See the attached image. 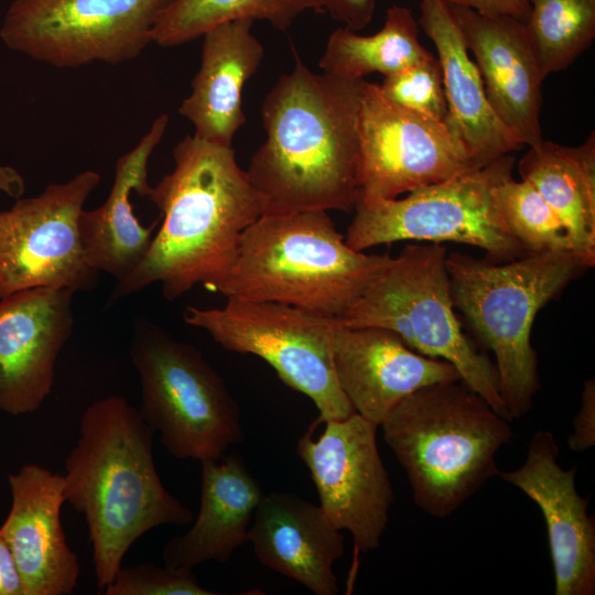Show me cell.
I'll return each instance as SVG.
<instances>
[{
  "label": "cell",
  "mask_w": 595,
  "mask_h": 595,
  "mask_svg": "<svg viewBox=\"0 0 595 595\" xmlns=\"http://www.w3.org/2000/svg\"><path fill=\"white\" fill-rule=\"evenodd\" d=\"M130 358L141 385L139 412L174 457L219 458L242 441L237 401L193 345L140 317L133 325Z\"/></svg>",
  "instance_id": "ba28073f"
},
{
  "label": "cell",
  "mask_w": 595,
  "mask_h": 595,
  "mask_svg": "<svg viewBox=\"0 0 595 595\" xmlns=\"http://www.w3.org/2000/svg\"><path fill=\"white\" fill-rule=\"evenodd\" d=\"M100 175L83 171L0 212V300L34 288L91 290L98 272L82 247L78 219Z\"/></svg>",
  "instance_id": "7c38bea8"
},
{
  "label": "cell",
  "mask_w": 595,
  "mask_h": 595,
  "mask_svg": "<svg viewBox=\"0 0 595 595\" xmlns=\"http://www.w3.org/2000/svg\"><path fill=\"white\" fill-rule=\"evenodd\" d=\"M375 8L376 0H324V11L353 31L371 22Z\"/></svg>",
  "instance_id": "d6a6232c"
},
{
  "label": "cell",
  "mask_w": 595,
  "mask_h": 595,
  "mask_svg": "<svg viewBox=\"0 0 595 595\" xmlns=\"http://www.w3.org/2000/svg\"><path fill=\"white\" fill-rule=\"evenodd\" d=\"M105 595H215L203 587L192 571L160 567L150 563L121 566Z\"/></svg>",
  "instance_id": "4dcf8cb0"
},
{
  "label": "cell",
  "mask_w": 595,
  "mask_h": 595,
  "mask_svg": "<svg viewBox=\"0 0 595 595\" xmlns=\"http://www.w3.org/2000/svg\"><path fill=\"white\" fill-rule=\"evenodd\" d=\"M511 422L459 379L416 390L380 426L415 506L444 519L498 475L496 454L513 437Z\"/></svg>",
  "instance_id": "277c9868"
},
{
  "label": "cell",
  "mask_w": 595,
  "mask_h": 595,
  "mask_svg": "<svg viewBox=\"0 0 595 595\" xmlns=\"http://www.w3.org/2000/svg\"><path fill=\"white\" fill-rule=\"evenodd\" d=\"M445 264L454 307L494 353L500 398L518 420L530 412L540 389L533 321L589 266L573 251L528 253L502 263L453 252Z\"/></svg>",
  "instance_id": "8992f818"
},
{
  "label": "cell",
  "mask_w": 595,
  "mask_h": 595,
  "mask_svg": "<svg viewBox=\"0 0 595 595\" xmlns=\"http://www.w3.org/2000/svg\"><path fill=\"white\" fill-rule=\"evenodd\" d=\"M153 435L139 409L121 396H107L83 412L79 436L65 459V502L87 522L100 589L113 581L126 553L144 533L193 520L161 482Z\"/></svg>",
  "instance_id": "3957f363"
},
{
  "label": "cell",
  "mask_w": 595,
  "mask_h": 595,
  "mask_svg": "<svg viewBox=\"0 0 595 595\" xmlns=\"http://www.w3.org/2000/svg\"><path fill=\"white\" fill-rule=\"evenodd\" d=\"M554 434L538 430L527 456L513 470L498 472L504 482L520 489L540 508L548 534L555 595L595 594V520L588 499L576 490V467L559 464Z\"/></svg>",
  "instance_id": "9a60e30c"
},
{
  "label": "cell",
  "mask_w": 595,
  "mask_h": 595,
  "mask_svg": "<svg viewBox=\"0 0 595 595\" xmlns=\"http://www.w3.org/2000/svg\"><path fill=\"white\" fill-rule=\"evenodd\" d=\"M379 88L392 102L437 121H445L447 102L437 57L386 76Z\"/></svg>",
  "instance_id": "f546056e"
},
{
  "label": "cell",
  "mask_w": 595,
  "mask_h": 595,
  "mask_svg": "<svg viewBox=\"0 0 595 595\" xmlns=\"http://www.w3.org/2000/svg\"><path fill=\"white\" fill-rule=\"evenodd\" d=\"M74 293L34 288L0 300V411L31 413L50 396L73 331Z\"/></svg>",
  "instance_id": "2e32d148"
},
{
  "label": "cell",
  "mask_w": 595,
  "mask_h": 595,
  "mask_svg": "<svg viewBox=\"0 0 595 595\" xmlns=\"http://www.w3.org/2000/svg\"><path fill=\"white\" fill-rule=\"evenodd\" d=\"M317 418L298 440L296 453L307 467L320 507L340 531L347 530L359 552L380 547L389 523L393 489L377 445L378 426L358 413L325 421Z\"/></svg>",
  "instance_id": "5bb4252c"
},
{
  "label": "cell",
  "mask_w": 595,
  "mask_h": 595,
  "mask_svg": "<svg viewBox=\"0 0 595 595\" xmlns=\"http://www.w3.org/2000/svg\"><path fill=\"white\" fill-rule=\"evenodd\" d=\"M252 21L237 20L217 25L203 37L201 66L191 94L178 112L194 126L196 138L231 147L232 139L246 122L242 89L257 72L264 54L251 33Z\"/></svg>",
  "instance_id": "603a6c76"
},
{
  "label": "cell",
  "mask_w": 595,
  "mask_h": 595,
  "mask_svg": "<svg viewBox=\"0 0 595 595\" xmlns=\"http://www.w3.org/2000/svg\"><path fill=\"white\" fill-rule=\"evenodd\" d=\"M446 255L441 244L405 246L339 320L349 327L389 329L413 350L448 361L463 382L512 421L499 394L495 364L462 329Z\"/></svg>",
  "instance_id": "52a82bcc"
},
{
  "label": "cell",
  "mask_w": 595,
  "mask_h": 595,
  "mask_svg": "<svg viewBox=\"0 0 595 595\" xmlns=\"http://www.w3.org/2000/svg\"><path fill=\"white\" fill-rule=\"evenodd\" d=\"M513 165L515 156L505 154L404 198L358 201L345 241L357 251L400 240L452 241L478 247L495 262L528 255L508 230L495 196Z\"/></svg>",
  "instance_id": "9c48e42d"
},
{
  "label": "cell",
  "mask_w": 595,
  "mask_h": 595,
  "mask_svg": "<svg viewBox=\"0 0 595 595\" xmlns=\"http://www.w3.org/2000/svg\"><path fill=\"white\" fill-rule=\"evenodd\" d=\"M248 541L264 566L315 595L338 593L333 565L345 553L344 537L320 505L288 493L263 494Z\"/></svg>",
  "instance_id": "ffe728a7"
},
{
  "label": "cell",
  "mask_w": 595,
  "mask_h": 595,
  "mask_svg": "<svg viewBox=\"0 0 595 595\" xmlns=\"http://www.w3.org/2000/svg\"><path fill=\"white\" fill-rule=\"evenodd\" d=\"M172 0H13L3 44L57 68L120 64L138 57Z\"/></svg>",
  "instance_id": "8fae6325"
},
{
  "label": "cell",
  "mask_w": 595,
  "mask_h": 595,
  "mask_svg": "<svg viewBox=\"0 0 595 595\" xmlns=\"http://www.w3.org/2000/svg\"><path fill=\"white\" fill-rule=\"evenodd\" d=\"M433 56L419 41V23L412 11L394 4L372 35H359L346 26L333 31L320 68L343 79L359 80L375 72L386 77Z\"/></svg>",
  "instance_id": "484cf974"
},
{
  "label": "cell",
  "mask_w": 595,
  "mask_h": 595,
  "mask_svg": "<svg viewBox=\"0 0 595 595\" xmlns=\"http://www.w3.org/2000/svg\"><path fill=\"white\" fill-rule=\"evenodd\" d=\"M307 10L323 11L324 0H172L156 23L152 40L176 46L203 36L223 23L267 21L286 31Z\"/></svg>",
  "instance_id": "4316f807"
},
{
  "label": "cell",
  "mask_w": 595,
  "mask_h": 595,
  "mask_svg": "<svg viewBox=\"0 0 595 595\" xmlns=\"http://www.w3.org/2000/svg\"><path fill=\"white\" fill-rule=\"evenodd\" d=\"M169 123L160 115L137 145L121 155L106 201L95 209H83L78 219L79 236L88 264L98 273L112 275L118 282L129 277L142 262L152 244L159 220L140 224L133 214L130 195L145 197L149 160L161 142Z\"/></svg>",
  "instance_id": "7402d4cb"
},
{
  "label": "cell",
  "mask_w": 595,
  "mask_h": 595,
  "mask_svg": "<svg viewBox=\"0 0 595 595\" xmlns=\"http://www.w3.org/2000/svg\"><path fill=\"white\" fill-rule=\"evenodd\" d=\"M183 318L225 349L267 361L283 383L313 401L322 423L356 413L333 364L337 317L277 302L227 298L220 307L188 306Z\"/></svg>",
  "instance_id": "30bf717a"
},
{
  "label": "cell",
  "mask_w": 595,
  "mask_h": 595,
  "mask_svg": "<svg viewBox=\"0 0 595 595\" xmlns=\"http://www.w3.org/2000/svg\"><path fill=\"white\" fill-rule=\"evenodd\" d=\"M419 25L434 43L443 76L444 123L484 165L524 147L497 117L479 69L445 0H421Z\"/></svg>",
  "instance_id": "44dd1931"
},
{
  "label": "cell",
  "mask_w": 595,
  "mask_h": 595,
  "mask_svg": "<svg viewBox=\"0 0 595 595\" xmlns=\"http://www.w3.org/2000/svg\"><path fill=\"white\" fill-rule=\"evenodd\" d=\"M332 349L342 391L355 412L377 426L416 390L461 379L452 364L413 350L396 333L380 327H349L339 317Z\"/></svg>",
  "instance_id": "e0dca14e"
},
{
  "label": "cell",
  "mask_w": 595,
  "mask_h": 595,
  "mask_svg": "<svg viewBox=\"0 0 595 595\" xmlns=\"http://www.w3.org/2000/svg\"><path fill=\"white\" fill-rule=\"evenodd\" d=\"M173 170L147 196L161 212L148 253L115 286L111 300L160 283L174 301L196 284L209 291L225 280L245 230L261 215V204L232 147L186 136L173 149Z\"/></svg>",
  "instance_id": "7a4b0ae2"
},
{
  "label": "cell",
  "mask_w": 595,
  "mask_h": 595,
  "mask_svg": "<svg viewBox=\"0 0 595 595\" xmlns=\"http://www.w3.org/2000/svg\"><path fill=\"white\" fill-rule=\"evenodd\" d=\"M526 30L547 78L567 68L595 39V0H530Z\"/></svg>",
  "instance_id": "83f0119b"
},
{
  "label": "cell",
  "mask_w": 595,
  "mask_h": 595,
  "mask_svg": "<svg viewBox=\"0 0 595 595\" xmlns=\"http://www.w3.org/2000/svg\"><path fill=\"white\" fill-rule=\"evenodd\" d=\"M484 166L442 121L360 80L358 201L393 199Z\"/></svg>",
  "instance_id": "4fadbf2b"
},
{
  "label": "cell",
  "mask_w": 595,
  "mask_h": 595,
  "mask_svg": "<svg viewBox=\"0 0 595 595\" xmlns=\"http://www.w3.org/2000/svg\"><path fill=\"white\" fill-rule=\"evenodd\" d=\"M201 505L191 529L162 550L164 565L192 571L208 560L227 562L248 542L250 521L262 497L259 483L237 455L201 461Z\"/></svg>",
  "instance_id": "cb8c5ba5"
},
{
  "label": "cell",
  "mask_w": 595,
  "mask_h": 595,
  "mask_svg": "<svg viewBox=\"0 0 595 595\" xmlns=\"http://www.w3.org/2000/svg\"><path fill=\"white\" fill-rule=\"evenodd\" d=\"M564 225L575 252L595 264V133L577 147L543 140L518 163Z\"/></svg>",
  "instance_id": "d4e9b609"
},
{
  "label": "cell",
  "mask_w": 595,
  "mask_h": 595,
  "mask_svg": "<svg viewBox=\"0 0 595 595\" xmlns=\"http://www.w3.org/2000/svg\"><path fill=\"white\" fill-rule=\"evenodd\" d=\"M448 4L473 9L482 14L507 15L526 22L530 0H445Z\"/></svg>",
  "instance_id": "836d02e7"
},
{
  "label": "cell",
  "mask_w": 595,
  "mask_h": 595,
  "mask_svg": "<svg viewBox=\"0 0 595 595\" xmlns=\"http://www.w3.org/2000/svg\"><path fill=\"white\" fill-rule=\"evenodd\" d=\"M392 261L350 248L325 210L261 215L216 292L340 317Z\"/></svg>",
  "instance_id": "5b68a950"
},
{
  "label": "cell",
  "mask_w": 595,
  "mask_h": 595,
  "mask_svg": "<svg viewBox=\"0 0 595 595\" xmlns=\"http://www.w3.org/2000/svg\"><path fill=\"white\" fill-rule=\"evenodd\" d=\"M24 188V180L15 169L0 165V192L17 199L22 196Z\"/></svg>",
  "instance_id": "d590c367"
},
{
  "label": "cell",
  "mask_w": 595,
  "mask_h": 595,
  "mask_svg": "<svg viewBox=\"0 0 595 595\" xmlns=\"http://www.w3.org/2000/svg\"><path fill=\"white\" fill-rule=\"evenodd\" d=\"M468 51L474 55L486 97L499 120L524 145L543 141L540 111L545 79L524 22L482 14L450 4Z\"/></svg>",
  "instance_id": "ac0fdd59"
},
{
  "label": "cell",
  "mask_w": 595,
  "mask_h": 595,
  "mask_svg": "<svg viewBox=\"0 0 595 595\" xmlns=\"http://www.w3.org/2000/svg\"><path fill=\"white\" fill-rule=\"evenodd\" d=\"M294 67L266 96V141L249 181L262 215L349 213L358 202L360 80L315 74L293 47Z\"/></svg>",
  "instance_id": "6da1fadb"
},
{
  "label": "cell",
  "mask_w": 595,
  "mask_h": 595,
  "mask_svg": "<svg viewBox=\"0 0 595 595\" xmlns=\"http://www.w3.org/2000/svg\"><path fill=\"white\" fill-rule=\"evenodd\" d=\"M571 451L584 452L595 445V381L584 382L581 407L573 420V431L567 439Z\"/></svg>",
  "instance_id": "1f68e13d"
},
{
  "label": "cell",
  "mask_w": 595,
  "mask_h": 595,
  "mask_svg": "<svg viewBox=\"0 0 595 595\" xmlns=\"http://www.w3.org/2000/svg\"><path fill=\"white\" fill-rule=\"evenodd\" d=\"M495 196L508 230L527 253L575 252L561 219L530 182L509 175Z\"/></svg>",
  "instance_id": "f1b7e54d"
},
{
  "label": "cell",
  "mask_w": 595,
  "mask_h": 595,
  "mask_svg": "<svg viewBox=\"0 0 595 595\" xmlns=\"http://www.w3.org/2000/svg\"><path fill=\"white\" fill-rule=\"evenodd\" d=\"M0 595H24L23 582L11 549L0 530Z\"/></svg>",
  "instance_id": "e575fe53"
},
{
  "label": "cell",
  "mask_w": 595,
  "mask_h": 595,
  "mask_svg": "<svg viewBox=\"0 0 595 595\" xmlns=\"http://www.w3.org/2000/svg\"><path fill=\"white\" fill-rule=\"evenodd\" d=\"M11 508L0 530L20 572L24 595H68L79 576L61 521L63 475L36 464L8 476Z\"/></svg>",
  "instance_id": "d6986e66"
}]
</instances>
